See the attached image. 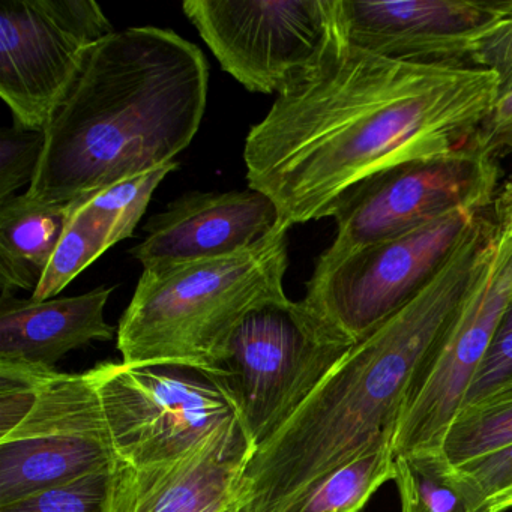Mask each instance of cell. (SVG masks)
I'll use <instances>...</instances> for the list:
<instances>
[{
	"label": "cell",
	"instance_id": "cell-1",
	"mask_svg": "<svg viewBox=\"0 0 512 512\" xmlns=\"http://www.w3.org/2000/svg\"><path fill=\"white\" fill-rule=\"evenodd\" d=\"M497 100L491 71L359 49L329 0L316 58L248 134V187L266 194L287 226L332 217L371 176L467 145Z\"/></svg>",
	"mask_w": 512,
	"mask_h": 512
},
{
	"label": "cell",
	"instance_id": "cell-2",
	"mask_svg": "<svg viewBox=\"0 0 512 512\" xmlns=\"http://www.w3.org/2000/svg\"><path fill=\"white\" fill-rule=\"evenodd\" d=\"M497 223L482 218L437 277L356 343L254 452L232 512H286L398 424L472 292Z\"/></svg>",
	"mask_w": 512,
	"mask_h": 512
},
{
	"label": "cell",
	"instance_id": "cell-3",
	"mask_svg": "<svg viewBox=\"0 0 512 512\" xmlns=\"http://www.w3.org/2000/svg\"><path fill=\"white\" fill-rule=\"evenodd\" d=\"M209 65L170 29L113 32L88 50L44 128L26 197L65 206L173 163L205 116Z\"/></svg>",
	"mask_w": 512,
	"mask_h": 512
},
{
	"label": "cell",
	"instance_id": "cell-4",
	"mask_svg": "<svg viewBox=\"0 0 512 512\" xmlns=\"http://www.w3.org/2000/svg\"><path fill=\"white\" fill-rule=\"evenodd\" d=\"M280 223L232 256L145 269L119 320L127 367H176L214 379L230 337L262 305L287 298V233Z\"/></svg>",
	"mask_w": 512,
	"mask_h": 512
},
{
	"label": "cell",
	"instance_id": "cell-5",
	"mask_svg": "<svg viewBox=\"0 0 512 512\" xmlns=\"http://www.w3.org/2000/svg\"><path fill=\"white\" fill-rule=\"evenodd\" d=\"M355 344L304 299H280L242 320L214 380L232 398L257 449Z\"/></svg>",
	"mask_w": 512,
	"mask_h": 512
},
{
	"label": "cell",
	"instance_id": "cell-6",
	"mask_svg": "<svg viewBox=\"0 0 512 512\" xmlns=\"http://www.w3.org/2000/svg\"><path fill=\"white\" fill-rule=\"evenodd\" d=\"M484 217L461 209L335 262L317 260L304 301L359 343L437 277Z\"/></svg>",
	"mask_w": 512,
	"mask_h": 512
},
{
	"label": "cell",
	"instance_id": "cell-7",
	"mask_svg": "<svg viewBox=\"0 0 512 512\" xmlns=\"http://www.w3.org/2000/svg\"><path fill=\"white\" fill-rule=\"evenodd\" d=\"M499 178L496 158L472 142L383 170L341 200L332 215L337 235L319 260L335 262L461 209L482 212L493 202Z\"/></svg>",
	"mask_w": 512,
	"mask_h": 512
},
{
	"label": "cell",
	"instance_id": "cell-8",
	"mask_svg": "<svg viewBox=\"0 0 512 512\" xmlns=\"http://www.w3.org/2000/svg\"><path fill=\"white\" fill-rule=\"evenodd\" d=\"M100 379L101 364L85 373L41 368L31 410L0 437V505L118 464Z\"/></svg>",
	"mask_w": 512,
	"mask_h": 512
},
{
	"label": "cell",
	"instance_id": "cell-9",
	"mask_svg": "<svg viewBox=\"0 0 512 512\" xmlns=\"http://www.w3.org/2000/svg\"><path fill=\"white\" fill-rule=\"evenodd\" d=\"M98 392L116 458L130 466L179 457L227 419L239 418L217 380L188 368L103 362Z\"/></svg>",
	"mask_w": 512,
	"mask_h": 512
},
{
	"label": "cell",
	"instance_id": "cell-10",
	"mask_svg": "<svg viewBox=\"0 0 512 512\" xmlns=\"http://www.w3.org/2000/svg\"><path fill=\"white\" fill-rule=\"evenodd\" d=\"M113 32L92 0H4L0 97L14 124L44 130L88 50Z\"/></svg>",
	"mask_w": 512,
	"mask_h": 512
},
{
	"label": "cell",
	"instance_id": "cell-11",
	"mask_svg": "<svg viewBox=\"0 0 512 512\" xmlns=\"http://www.w3.org/2000/svg\"><path fill=\"white\" fill-rule=\"evenodd\" d=\"M185 16L226 73L251 92L281 95L325 40L329 0H187Z\"/></svg>",
	"mask_w": 512,
	"mask_h": 512
},
{
	"label": "cell",
	"instance_id": "cell-12",
	"mask_svg": "<svg viewBox=\"0 0 512 512\" xmlns=\"http://www.w3.org/2000/svg\"><path fill=\"white\" fill-rule=\"evenodd\" d=\"M511 298L512 232L499 223L487 263L418 394L401 416L394 437L395 455L442 451L446 433L466 401Z\"/></svg>",
	"mask_w": 512,
	"mask_h": 512
},
{
	"label": "cell",
	"instance_id": "cell-13",
	"mask_svg": "<svg viewBox=\"0 0 512 512\" xmlns=\"http://www.w3.org/2000/svg\"><path fill=\"white\" fill-rule=\"evenodd\" d=\"M512 0H338L350 41L383 58L473 67L479 40Z\"/></svg>",
	"mask_w": 512,
	"mask_h": 512
},
{
	"label": "cell",
	"instance_id": "cell-14",
	"mask_svg": "<svg viewBox=\"0 0 512 512\" xmlns=\"http://www.w3.org/2000/svg\"><path fill=\"white\" fill-rule=\"evenodd\" d=\"M256 452L241 419H227L176 458L113 469L106 512H232Z\"/></svg>",
	"mask_w": 512,
	"mask_h": 512
},
{
	"label": "cell",
	"instance_id": "cell-15",
	"mask_svg": "<svg viewBox=\"0 0 512 512\" xmlns=\"http://www.w3.org/2000/svg\"><path fill=\"white\" fill-rule=\"evenodd\" d=\"M278 223L277 206L260 191H194L149 218L145 241L130 253L145 269L220 259L247 250Z\"/></svg>",
	"mask_w": 512,
	"mask_h": 512
},
{
	"label": "cell",
	"instance_id": "cell-16",
	"mask_svg": "<svg viewBox=\"0 0 512 512\" xmlns=\"http://www.w3.org/2000/svg\"><path fill=\"white\" fill-rule=\"evenodd\" d=\"M178 167L179 164L173 161L68 203L64 235L46 274L32 293V299L47 301L59 295L110 247L131 238L145 215L152 194Z\"/></svg>",
	"mask_w": 512,
	"mask_h": 512
},
{
	"label": "cell",
	"instance_id": "cell-17",
	"mask_svg": "<svg viewBox=\"0 0 512 512\" xmlns=\"http://www.w3.org/2000/svg\"><path fill=\"white\" fill-rule=\"evenodd\" d=\"M112 292L47 301L0 296V361L55 368L71 350L112 340L115 328L104 319Z\"/></svg>",
	"mask_w": 512,
	"mask_h": 512
},
{
	"label": "cell",
	"instance_id": "cell-18",
	"mask_svg": "<svg viewBox=\"0 0 512 512\" xmlns=\"http://www.w3.org/2000/svg\"><path fill=\"white\" fill-rule=\"evenodd\" d=\"M67 205H46L26 194L0 202V287L2 296L35 292L46 274L67 224Z\"/></svg>",
	"mask_w": 512,
	"mask_h": 512
},
{
	"label": "cell",
	"instance_id": "cell-19",
	"mask_svg": "<svg viewBox=\"0 0 512 512\" xmlns=\"http://www.w3.org/2000/svg\"><path fill=\"white\" fill-rule=\"evenodd\" d=\"M394 482L400 512H493L443 451L395 455Z\"/></svg>",
	"mask_w": 512,
	"mask_h": 512
},
{
	"label": "cell",
	"instance_id": "cell-20",
	"mask_svg": "<svg viewBox=\"0 0 512 512\" xmlns=\"http://www.w3.org/2000/svg\"><path fill=\"white\" fill-rule=\"evenodd\" d=\"M395 431H388L350 463L317 482L286 512H361L373 494L394 481Z\"/></svg>",
	"mask_w": 512,
	"mask_h": 512
},
{
	"label": "cell",
	"instance_id": "cell-21",
	"mask_svg": "<svg viewBox=\"0 0 512 512\" xmlns=\"http://www.w3.org/2000/svg\"><path fill=\"white\" fill-rule=\"evenodd\" d=\"M511 443L512 377L461 407L446 433L442 451L454 466H463Z\"/></svg>",
	"mask_w": 512,
	"mask_h": 512
},
{
	"label": "cell",
	"instance_id": "cell-22",
	"mask_svg": "<svg viewBox=\"0 0 512 512\" xmlns=\"http://www.w3.org/2000/svg\"><path fill=\"white\" fill-rule=\"evenodd\" d=\"M113 467L0 505V512H106Z\"/></svg>",
	"mask_w": 512,
	"mask_h": 512
},
{
	"label": "cell",
	"instance_id": "cell-23",
	"mask_svg": "<svg viewBox=\"0 0 512 512\" xmlns=\"http://www.w3.org/2000/svg\"><path fill=\"white\" fill-rule=\"evenodd\" d=\"M46 145L44 130H31L14 124L0 131V202L16 196L31 185Z\"/></svg>",
	"mask_w": 512,
	"mask_h": 512
},
{
	"label": "cell",
	"instance_id": "cell-24",
	"mask_svg": "<svg viewBox=\"0 0 512 512\" xmlns=\"http://www.w3.org/2000/svg\"><path fill=\"white\" fill-rule=\"evenodd\" d=\"M512 377V298L503 311L490 349L473 379L464 404L484 397L491 389ZM463 404V406H464Z\"/></svg>",
	"mask_w": 512,
	"mask_h": 512
},
{
	"label": "cell",
	"instance_id": "cell-25",
	"mask_svg": "<svg viewBox=\"0 0 512 512\" xmlns=\"http://www.w3.org/2000/svg\"><path fill=\"white\" fill-rule=\"evenodd\" d=\"M458 470L479 488L491 511L512 494V443L484 457L469 461Z\"/></svg>",
	"mask_w": 512,
	"mask_h": 512
},
{
	"label": "cell",
	"instance_id": "cell-26",
	"mask_svg": "<svg viewBox=\"0 0 512 512\" xmlns=\"http://www.w3.org/2000/svg\"><path fill=\"white\" fill-rule=\"evenodd\" d=\"M472 65L497 77L499 98L512 92V2L502 20L479 40Z\"/></svg>",
	"mask_w": 512,
	"mask_h": 512
},
{
	"label": "cell",
	"instance_id": "cell-27",
	"mask_svg": "<svg viewBox=\"0 0 512 512\" xmlns=\"http://www.w3.org/2000/svg\"><path fill=\"white\" fill-rule=\"evenodd\" d=\"M470 142L496 160L512 154V92L497 100Z\"/></svg>",
	"mask_w": 512,
	"mask_h": 512
},
{
	"label": "cell",
	"instance_id": "cell-28",
	"mask_svg": "<svg viewBox=\"0 0 512 512\" xmlns=\"http://www.w3.org/2000/svg\"><path fill=\"white\" fill-rule=\"evenodd\" d=\"M499 223L512 232V187L508 188L499 209Z\"/></svg>",
	"mask_w": 512,
	"mask_h": 512
},
{
	"label": "cell",
	"instance_id": "cell-29",
	"mask_svg": "<svg viewBox=\"0 0 512 512\" xmlns=\"http://www.w3.org/2000/svg\"><path fill=\"white\" fill-rule=\"evenodd\" d=\"M512 508V494L511 496L506 497L502 503H500L499 508H497V512H505L508 509Z\"/></svg>",
	"mask_w": 512,
	"mask_h": 512
}]
</instances>
